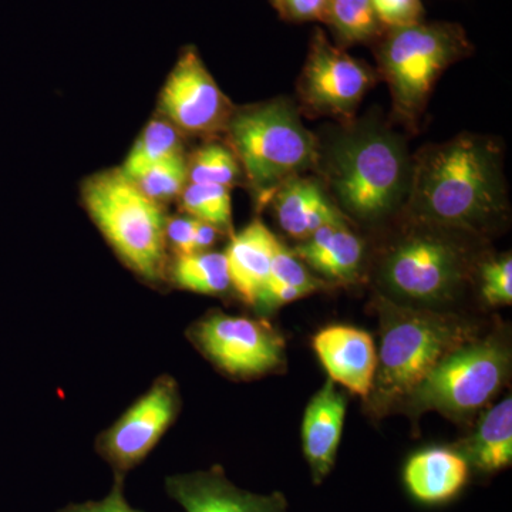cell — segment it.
Segmentation results:
<instances>
[{"instance_id":"19","label":"cell","mask_w":512,"mask_h":512,"mask_svg":"<svg viewBox=\"0 0 512 512\" xmlns=\"http://www.w3.org/2000/svg\"><path fill=\"white\" fill-rule=\"evenodd\" d=\"M278 241L264 222L254 220L232 237L225 251L231 286L248 305H255L264 288Z\"/></svg>"},{"instance_id":"7","label":"cell","mask_w":512,"mask_h":512,"mask_svg":"<svg viewBox=\"0 0 512 512\" xmlns=\"http://www.w3.org/2000/svg\"><path fill=\"white\" fill-rule=\"evenodd\" d=\"M407 222L410 231L380 259V281L397 299L421 305L450 301L470 275V251L460 241L466 232Z\"/></svg>"},{"instance_id":"4","label":"cell","mask_w":512,"mask_h":512,"mask_svg":"<svg viewBox=\"0 0 512 512\" xmlns=\"http://www.w3.org/2000/svg\"><path fill=\"white\" fill-rule=\"evenodd\" d=\"M377 74L392 96L393 116L416 131L441 74L474 53L463 26L454 22H420L384 29L373 43Z\"/></svg>"},{"instance_id":"1","label":"cell","mask_w":512,"mask_h":512,"mask_svg":"<svg viewBox=\"0 0 512 512\" xmlns=\"http://www.w3.org/2000/svg\"><path fill=\"white\" fill-rule=\"evenodd\" d=\"M503 151L494 138L460 134L413 157L406 220L484 237L508 217Z\"/></svg>"},{"instance_id":"17","label":"cell","mask_w":512,"mask_h":512,"mask_svg":"<svg viewBox=\"0 0 512 512\" xmlns=\"http://www.w3.org/2000/svg\"><path fill=\"white\" fill-rule=\"evenodd\" d=\"M269 201L281 228L289 237L301 242L322 225L345 217L330 200L319 178L302 174L293 175L279 185Z\"/></svg>"},{"instance_id":"5","label":"cell","mask_w":512,"mask_h":512,"mask_svg":"<svg viewBox=\"0 0 512 512\" xmlns=\"http://www.w3.org/2000/svg\"><path fill=\"white\" fill-rule=\"evenodd\" d=\"M225 133L261 204L293 175L315 170L319 140L303 126L296 104L275 99L235 109Z\"/></svg>"},{"instance_id":"29","label":"cell","mask_w":512,"mask_h":512,"mask_svg":"<svg viewBox=\"0 0 512 512\" xmlns=\"http://www.w3.org/2000/svg\"><path fill=\"white\" fill-rule=\"evenodd\" d=\"M372 3L384 29L404 28L424 20L421 0H372Z\"/></svg>"},{"instance_id":"3","label":"cell","mask_w":512,"mask_h":512,"mask_svg":"<svg viewBox=\"0 0 512 512\" xmlns=\"http://www.w3.org/2000/svg\"><path fill=\"white\" fill-rule=\"evenodd\" d=\"M380 352L367 397L377 413L392 409L454 350L473 342V329L456 315L400 305L379 296Z\"/></svg>"},{"instance_id":"16","label":"cell","mask_w":512,"mask_h":512,"mask_svg":"<svg viewBox=\"0 0 512 512\" xmlns=\"http://www.w3.org/2000/svg\"><path fill=\"white\" fill-rule=\"evenodd\" d=\"M293 254L329 281L349 284L359 278L365 245L346 217L328 222L302 241Z\"/></svg>"},{"instance_id":"13","label":"cell","mask_w":512,"mask_h":512,"mask_svg":"<svg viewBox=\"0 0 512 512\" xmlns=\"http://www.w3.org/2000/svg\"><path fill=\"white\" fill-rule=\"evenodd\" d=\"M165 490L185 512H289L284 494L241 490L221 466L168 477Z\"/></svg>"},{"instance_id":"24","label":"cell","mask_w":512,"mask_h":512,"mask_svg":"<svg viewBox=\"0 0 512 512\" xmlns=\"http://www.w3.org/2000/svg\"><path fill=\"white\" fill-rule=\"evenodd\" d=\"M180 198L185 214L195 220L208 222L221 232L231 229V188L217 184L188 183Z\"/></svg>"},{"instance_id":"23","label":"cell","mask_w":512,"mask_h":512,"mask_svg":"<svg viewBox=\"0 0 512 512\" xmlns=\"http://www.w3.org/2000/svg\"><path fill=\"white\" fill-rule=\"evenodd\" d=\"M181 131L167 120H153L144 128L141 136L124 161V174L131 180H136L141 174L163 163L168 158L183 154V141Z\"/></svg>"},{"instance_id":"21","label":"cell","mask_w":512,"mask_h":512,"mask_svg":"<svg viewBox=\"0 0 512 512\" xmlns=\"http://www.w3.org/2000/svg\"><path fill=\"white\" fill-rule=\"evenodd\" d=\"M325 25L332 32L336 46L345 50L373 45L384 32L372 0H330Z\"/></svg>"},{"instance_id":"32","label":"cell","mask_w":512,"mask_h":512,"mask_svg":"<svg viewBox=\"0 0 512 512\" xmlns=\"http://www.w3.org/2000/svg\"><path fill=\"white\" fill-rule=\"evenodd\" d=\"M195 224H197V220L190 217V215L167 220L165 239H167V242H170L175 255L194 254Z\"/></svg>"},{"instance_id":"30","label":"cell","mask_w":512,"mask_h":512,"mask_svg":"<svg viewBox=\"0 0 512 512\" xmlns=\"http://www.w3.org/2000/svg\"><path fill=\"white\" fill-rule=\"evenodd\" d=\"M330 0H271L279 18L289 23H325Z\"/></svg>"},{"instance_id":"15","label":"cell","mask_w":512,"mask_h":512,"mask_svg":"<svg viewBox=\"0 0 512 512\" xmlns=\"http://www.w3.org/2000/svg\"><path fill=\"white\" fill-rule=\"evenodd\" d=\"M345 417V396L329 379L312 397L302 420L303 454L311 468L313 484H322L335 467Z\"/></svg>"},{"instance_id":"22","label":"cell","mask_w":512,"mask_h":512,"mask_svg":"<svg viewBox=\"0 0 512 512\" xmlns=\"http://www.w3.org/2000/svg\"><path fill=\"white\" fill-rule=\"evenodd\" d=\"M171 279L178 288L201 295H222L231 286L227 259L220 252L175 256Z\"/></svg>"},{"instance_id":"28","label":"cell","mask_w":512,"mask_h":512,"mask_svg":"<svg viewBox=\"0 0 512 512\" xmlns=\"http://www.w3.org/2000/svg\"><path fill=\"white\" fill-rule=\"evenodd\" d=\"M481 295L491 306L512 303V259L511 255L491 259L480 266Z\"/></svg>"},{"instance_id":"33","label":"cell","mask_w":512,"mask_h":512,"mask_svg":"<svg viewBox=\"0 0 512 512\" xmlns=\"http://www.w3.org/2000/svg\"><path fill=\"white\" fill-rule=\"evenodd\" d=\"M220 229L208 222L197 220L194 232V254L195 252H207L215 244L220 235Z\"/></svg>"},{"instance_id":"12","label":"cell","mask_w":512,"mask_h":512,"mask_svg":"<svg viewBox=\"0 0 512 512\" xmlns=\"http://www.w3.org/2000/svg\"><path fill=\"white\" fill-rule=\"evenodd\" d=\"M178 390L171 377L163 376L131 406L99 440V451L123 478L156 447L178 412Z\"/></svg>"},{"instance_id":"2","label":"cell","mask_w":512,"mask_h":512,"mask_svg":"<svg viewBox=\"0 0 512 512\" xmlns=\"http://www.w3.org/2000/svg\"><path fill=\"white\" fill-rule=\"evenodd\" d=\"M319 140L315 170L348 220L379 222L403 212L412 183L406 141L376 121H350Z\"/></svg>"},{"instance_id":"18","label":"cell","mask_w":512,"mask_h":512,"mask_svg":"<svg viewBox=\"0 0 512 512\" xmlns=\"http://www.w3.org/2000/svg\"><path fill=\"white\" fill-rule=\"evenodd\" d=\"M470 478V464L463 454L450 448L419 451L407 460L403 481L414 500L439 505L454 500Z\"/></svg>"},{"instance_id":"8","label":"cell","mask_w":512,"mask_h":512,"mask_svg":"<svg viewBox=\"0 0 512 512\" xmlns=\"http://www.w3.org/2000/svg\"><path fill=\"white\" fill-rule=\"evenodd\" d=\"M510 366V350L497 338L467 343L441 360L407 396L409 410H433L454 419L470 416L493 399Z\"/></svg>"},{"instance_id":"14","label":"cell","mask_w":512,"mask_h":512,"mask_svg":"<svg viewBox=\"0 0 512 512\" xmlns=\"http://www.w3.org/2000/svg\"><path fill=\"white\" fill-rule=\"evenodd\" d=\"M312 346L333 383L367 400L377 367L376 346L369 333L348 325L328 326L313 336Z\"/></svg>"},{"instance_id":"31","label":"cell","mask_w":512,"mask_h":512,"mask_svg":"<svg viewBox=\"0 0 512 512\" xmlns=\"http://www.w3.org/2000/svg\"><path fill=\"white\" fill-rule=\"evenodd\" d=\"M123 478H116L110 494L99 501L69 504L57 512H143L131 507L124 497Z\"/></svg>"},{"instance_id":"11","label":"cell","mask_w":512,"mask_h":512,"mask_svg":"<svg viewBox=\"0 0 512 512\" xmlns=\"http://www.w3.org/2000/svg\"><path fill=\"white\" fill-rule=\"evenodd\" d=\"M160 110L178 131H225L235 107L215 83L197 49L185 47L161 90Z\"/></svg>"},{"instance_id":"10","label":"cell","mask_w":512,"mask_h":512,"mask_svg":"<svg viewBox=\"0 0 512 512\" xmlns=\"http://www.w3.org/2000/svg\"><path fill=\"white\" fill-rule=\"evenodd\" d=\"M214 365L234 377H258L285 365V342L265 320L212 313L192 330Z\"/></svg>"},{"instance_id":"26","label":"cell","mask_w":512,"mask_h":512,"mask_svg":"<svg viewBox=\"0 0 512 512\" xmlns=\"http://www.w3.org/2000/svg\"><path fill=\"white\" fill-rule=\"evenodd\" d=\"M134 181L144 194L158 204L180 197L185 185L188 184L187 158L184 154L168 158L163 163L154 165Z\"/></svg>"},{"instance_id":"27","label":"cell","mask_w":512,"mask_h":512,"mask_svg":"<svg viewBox=\"0 0 512 512\" xmlns=\"http://www.w3.org/2000/svg\"><path fill=\"white\" fill-rule=\"evenodd\" d=\"M325 285L326 282L311 274L308 266L293 254L292 249L286 248L281 241H278L274 256H272L271 271H269L264 288L266 286H295V288L315 293Z\"/></svg>"},{"instance_id":"20","label":"cell","mask_w":512,"mask_h":512,"mask_svg":"<svg viewBox=\"0 0 512 512\" xmlns=\"http://www.w3.org/2000/svg\"><path fill=\"white\" fill-rule=\"evenodd\" d=\"M464 457L480 474L503 471L512 464L511 396L495 404L478 423L474 436L464 446Z\"/></svg>"},{"instance_id":"6","label":"cell","mask_w":512,"mask_h":512,"mask_svg":"<svg viewBox=\"0 0 512 512\" xmlns=\"http://www.w3.org/2000/svg\"><path fill=\"white\" fill-rule=\"evenodd\" d=\"M84 207L117 255L138 275L157 281L165 264L163 208L123 171H103L84 181Z\"/></svg>"},{"instance_id":"25","label":"cell","mask_w":512,"mask_h":512,"mask_svg":"<svg viewBox=\"0 0 512 512\" xmlns=\"http://www.w3.org/2000/svg\"><path fill=\"white\" fill-rule=\"evenodd\" d=\"M188 183L217 184L232 188L237 184L241 165L234 151L222 143H208L187 160Z\"/></svg>"},{"instance_id":"9","label":"cell","mask_w":512,"mask_h":512,"mask_svg":"<svg viewBox=\"0 0 512 512\" xmlns=\"http://www.w3.org/2000/svg\"><path fill=\"white\" fill-rule=\"evenodd\" d=\"M377 76L365 62L350 56L316 28L298 80L301 107L311 116L350 123Z\"/></svg>"}]
</instances>
